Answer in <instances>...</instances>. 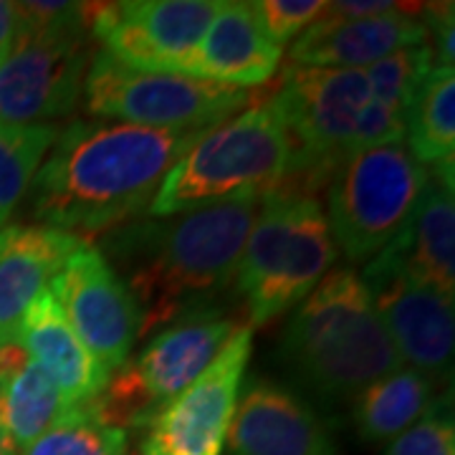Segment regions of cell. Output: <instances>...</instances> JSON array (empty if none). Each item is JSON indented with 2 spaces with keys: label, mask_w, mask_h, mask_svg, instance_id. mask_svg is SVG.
Here are the masks:
<instances>
[{
  "label": "cell",
  "mask_w": 455,
  "mask_h": 455,
  "mask_svg": "<svg viewBox=\"0 0 455 455\" xmlns=\"http://www.w3.org/2000/svg\"><path fill=\"white\" fill-rule=\"evenodd\" d=\"M0 455H20V451L16 448V443L8 438L3 430H0Z\"/></svg>",
  "instance_id": "cell-32"
},
{
  "label": "cell",
  "mask_w": 455,
  "mask_h": 455,
  "mask_svg": "<svg viewBox=\"0 0 455 455\" xmlns=\"http://www.w3.org/2000/svg\"><path fill=\"white\" fill-rule=\"evenodd\" d=\"M405 140L420 164L455 157V74L451 66H433L407 109Z\"/></svg>",
  "instance_id": "cell-23"
},
{
  "label": "cell",
  "mask_w": 455,
  "mask_h": 455,
  "mask_svg": "<svg viewBox=\"0 0 455 455\" xmlns=\"http://www.w3.org/2000/svg\"><path fill=\"white\" fill-rule=\"evenodd\" d=\"M334 259L337 248L319 197L301 190L263 197L235 276L251 329L299 307Z\"/></svg>",
  "instance_id": "cell-5"
},
{
  "label": "cell",
  "mask_w": 455,
  "mask_h": 455,
  "mask_svg": "<svg viewBox=\"0 0 455 455\" xmlns=\"http://www.w3.org/2000/svg\"><path fill=\"white\" fill-rule=\"evenodd\" d=\"M362 281L403 362L423 374L451 370L455 347L453 299L420 283L405 271L395 245L367 266Z\"/></svg>",
  "instance_id": "cell-14"
},
{
  "label": "cell",
  "mask_w": 455,
  "mask_h": 455,
  "mask_svg": "<svg viewBox=\"0 0 455 455\" xmlns=\"http://www.w3.org/2000/svg\"><path fill=\"white\" fill-rule=\"evenodd\" d=\"M433 410V379L412 367H400L367 385L355 397V425L367 443L395 440Z\"/></svg>",
  "instance_id": "cell-21"
},
{
  "label": "cell",
  "mask_w": 455,
  "mask_h": 455,
  "mask_svg": "<svg viewBox=\"0 0 455 455\" xmlns=\"http://www.w3.org/2000/svg\"><path fill=\"white\" fill-rule=\"evenodd\" d=\"M248 5L260 28L278 46L307 31L326 11L324 0H253Z\"/></svg>",
  "instance_id": "cell-28"
},
{
  "label": "cell",
  "mask_w": 455,
  "mask_h": 455,
  "mask_svg": "<svg viewBox=\"0 0 455 455\" xmlns=\"http://www.w3.org/2000/svg\"><path fill=\"white\" fill-rule=\"evenodd\" d=\"M243 324L223 316H196L157 331L134 359H127L92 403L114 427H147L164 405L190 387Z\"/></svg>",
  "instance_id": "cell-10"
},
{
  "label": "cell",
  "mask_w": 455,
  "mask_h": 455,
  "mask_svg": "<svg viewBox=\"0 0 455 455\" xmlns=\"http://www.w3.org/2000/svg\"><path fill=\"white\" fill-rule=\"evenodd\" d=\"M18 38V13L16 3H5L0 0V64L5 61V56L13 51Z\"/></svg>",
  "instance_id": "cell-31"
},
{
  "label": "cell",
  "mask_w": 455,
  "mask_h": 455,
  "mask_svg": "<svg viewBox=\"0 0 455 455\" xmlns=\"http://www.w3.org/2000/svg\"><path fill=\"white\" fill-rule=\"evenodd\" d=\"M410 5L403 3H390V0H337L326 3L324 16L329 18H372L395 13V11H407Z\"/></svg>",
  "instance_id": "cell-30"
},
{
  "label": "cell",
  "mask_w": 455,
  "mask_h": 455,
  "mask_svg": "<svg viewBox=\"0 0 455 455\" xmlns=\"http://www.w3.org/2000/svg\"><path fill=\"white\" fill-rule=\"evenodd\" d=\"M427 28L410 11L372 18H329L314 20L293 41L291 61L314 68H370L392 53L423 46Z\"/></svg>",
  "instance_id": "cell-16"
},
{
  "label": "cell",
  "mask_w": 455,
  "mask_h": 455,
  "mask_svg": "<svg viewBox=\"0 0 455 455\" xmlns=\"http://www.w3.org/2000/svg\"><path fill=\"white\" fill-rule=\"evenodd\" d=\"M281 359L324 400H355L374 379L405 364L367 283L352 268L329 271L296 307L283 331Z\"/></svg>",
  "instance_id": "cell-3"
},
{
  "label": "cell",
  "mask_w": 455,
  "mask_h": 455,
  "mask_svg": "<svg viewBox=\"0 0 455 455\" xmlns=\"http://www.w3.org/2000/svg\"><path fill=\"white\" fill-rule=\"evenodd\" d=\"M18 38L0 64V122L51 124L84 97L92 64L84 3H16Z\"/></svg>",
  "instance_id": "cell-6"
},
{
  "label": "cell",
  "mask_w": 455,
  "mask_h": 455,
  "mask_svg": "<svg viewBox=\"0 0 455 455\" xmlns=\"http://www.w3.org/2000/svg\"><path fill=\"white\" fill-rule=\"evenodd\" d=\"M18 339L26 347L28 357L53 379L71 407L94 403L109 385L112 374L74 334L49 289L33 299L23 316Z\"/></svg>",
  "instance_id": "cell-19"
},
{
  "label": "cell",
  "mask_w": 455,
  "mask_h": 455,
  "mask_svg": "<svg viewBox=\"0 0 455 455\" xmlns=\"http://www.w3.org/2000/svg\"><path fill=\"white\" fill-rule=\"evenodd\" d=\"M430 182L405 142L367 147L341 160L329 178L326 223L337 253L370 263L410 226Z\"/></svg>",
  "instance_id": "cell-7"
},
{
  "label": "cell",
  "mask_w": 455,
  "mask_h": 455,
  "mask_svg": "<svg viewBox=\"0 0 455 455\" xmlns=\"http://www.w3.org/2000/svg\"><path fill=\"white\" fill-rule=\"evenodd\" d=\"M281 59L283 49L266 36L251 5L223 0L185 66V76L253 89L276 74Z\"/></svg>",
  "instance_id": "cell-17"
},
{
  "label": "cell",
  "mask_w": 455,
  "mask_h": 455,
  "mask_svg": "<svg viewBox=\"0 0 455 455\" xmlns=\"http://www.w3.org/2000/svg\"><path fill=\"white\" fill-rule=\"evenodd\" d=\"M233 455H339L319 415L274 379H248L228 427Z\"/></svg>",
  "instance_id": "cell-15"
},
{
  "label": "cell",
  "mask_w": 455,
  "mask_h": 455,
  "mask_svg": "<svg viewBox=\"0 0 455 455\" xmlns=\"http://www.w3.org/2000/svg\"><path fill=\"white\" fill-rule=\"evenodd\" d=\"M253 329L241 326L211 367L147 425L142 455H220L241 397Z\"/></svg>",
  "instance_id": "cell-13"
},
{
  "label": "cell",
  "mask_w": 455,
  "mask_h": 455,
  "mask_svg": "<svg viewBox=\"0 0 455 455\" xmlns=\"http://www.w3.org/2000/svg\"><path fill=\"white\" fill-rule=\"evenodd\" d=\"M56 124H3L0 122V230L18 208L20 197L56 142Z\"/></svg>",
  "instance_id": "cell-24"
},
{
  "label": "cell",
  "mask_w": 455,
  "mask_h": 455,
  "mask_svg": "<svg viewBox=\"0 0 455 455\" xmlns=\"http://www.w3.org/2000/svg\"><path fill=\"white\" fill-rule=\"evenodd\" d=\"M293 175V142L271 99L215 124L163 180L149 218L203 211L235 200H263Z\"/></svg>",
  "instance_id": "cell-4"
},
{
  "label": "cell",
  "mask_w": 455,
  "mask_h": 455,
  "mask_svg": "<svg viewBox=\"0 0 455 455\" xmlns=\"http://www.w3.org/2000/svg\"><path fill=\"white\" fill-rule=\"evenodd\" d=\"M49 293L107 372H116L130 359L140 339V309L97 245L82 241L51 278Z\"/></svg>",
  "instance_id": "cell-12"
},
{
  "label": "cell",
  "mask_w": 455,
  "mask_h": 455,
  "mask_svg": "<svg viewBox=\"0 0 455 455\" xmlns=\"http://www.w3.org/2000/svg\"><path fill=\"white\" fill-rule=\"evenodd\" d=\"M220 0L84 3L89 33L119 64L155 74H185Z\"/></svg>",
  "instance_id": "cell-11"
},
{
  "label": "cell",
  "mask_w": 455,
  "mask_h": 455,
  "mask_svg": "<svg viewBox=\"0 0 455 455\" xmlns=\"http://www.w3.org/2000/svg\"><path fill=\"white\" fill-rule=\"evenodd\" d=\"M430 68H433V51L430 44H423L392 53L370 68H364V74L372 89V97L407 116V109L425 76L430 74Z\"/></svg>",
  "instance_id": "cell-26"
},
{
  "label": "cell",
  "mask_w": 455,
  "mask_h": 455,
  "mask_svg": "<svg viewBox=\"0 0 455 455\" xmlns=\"http://www.w3.org/2000/svg\"><path fill=\"white\" fill-rule=\"evenodd\" d=\"M271 101L293 142V175L283 190L314 193L352 152V134L372 89L364 68L293 64Z\"/></svg>",
  "instance_id": "cell-9"
},
{
  "label": "cell",
  "mask_w": 455,
  "mask_h": 455,
  "mask_svg": "<svg viewBox=\"0 0 455 455\" xmlns=\"http://www.w3.org/2000/svg\"><path fill=\"white\" fill-rule=\"evenodd\" d=\"M263 200H235L167 218L132 220L104 235L101 256L122 271L140 309V339L167 326L215 316V299L238 276Z\"/></svg>",
  "instance_id": "cell-2"
},
{
  "label": "cell",
  "mask_w": 455,
  "mask_h": 455,
  "mask_svg": "<svg viewBox=\"0 0 455 455\" xmlns=\"http://www.w3.org/2000/svg\"><path fill=\"white\" fill-rule=\"evenodd\" d=\"M205 132L76 119L59 130L33 178L31 215L68 235L124 226L149 211L167 172Z\"/></svg>",
  "instance_id": "cell-1"
},
{
  "label": "cell",
  "mask_w": 455,
  "mask_h": 455,
  "mask_svg": "<svg viewBox=\"0 0 455 455\" xmlns=\"http://www.w3.org/2000/svg\"><path fill=\"white\" fill-rule=\"evenodd\" d=\"M385 455H455L453 415L443 410V403L433 405L412 427L390 440Z\"/></svg>",
  "instance_id": "cell-27"
},
{
  "label": "cell",
  "mask_w": 455,
  "mask_h": 455,
  "mask_svg": "<svg viewBox=\"0 0 455 455\" xmlns=\"http://www.w3.org/2000/svg\"><path fill=\"white\" fill-rule=\"evenodd\" d=\"M82 238L46 226H8L0 230V344L16 341L23 316L46 291Z\"/></svg>",
  "instance_id": "cell-18"
},
{
  "label": "cell",
  "mask_w": 455,
  "mask_h": 455,
  "mask_svg": "<svg viewBox=\"0 0 455 455\" xmlns=\"http://www.w3.org/2000/svg\"><path fill=\"white\" fill-rule=\"evenodd\" d=\"M405 271L443 296L455 293V203L453 180L430 172L423 200L405 233L395 241Z\"/></svg>",
  "instance_id": "cell-20"
},
{
  "label": "cell",
  "mask_w": 455,
  "mask_h": 455,
  "mask_svg": "<svg viewBox=\"0 0 455 455\" xmlns=\"http://www.w3.org/2000/svg\"><path fill=\"white\" fill-rule=\"evenodd\" d=\"M71 410L53 379L31 357L0 379V430L16 443L20 455Z\"/></svg>",
  "instance_id": "cell-22"
},
{
  "label": "cell",
  "mask_w": 455,
  "mask_h": 455,
  "mask_svg": "<svg viewBox=\"0 0 455 455\" xmlns=\"http://www.w3.org/2000/svg\"><path fill=\"white\" fill-rule=\"evenodd\" d=\"M23 455H127V430L104 423L89 403L74 407Z\"/></svg>",
  "instance_id": "cell-25"
},
{
  "label": "cell",
  "mask_w": 455,
  "mask_h": 455,
  "mask_svg": "<svg viewBox=\"0 0 455 455\" xmlns=\"http://www.w3.org/2000/svg\"><path fill=\"white\" fill-rule=\"evenodd\" d=\"M253 99V89L185 74L137 71L101 49L92 56L84 82V101L94 116L152 130L205 132L243 112Z\"/></svg>",
  "instance_id": "cell-8"
},
{
  "label": "cell",
  "mask_w": 455,
  "mask_h": 455,
  "mask_svg": "<svg viewBox=\"0 0 455 455\" xmlns=\"http://www.w3.org/2000/svg\"><path fill=\"white\" fill-rule=\"evenodd\" d=\"M425 28L427 36H433V66H451L455 59V23H453V3H440V5H423Z\"/></svg>",
  "instance_id": "cell-29"
}]
</instances>
